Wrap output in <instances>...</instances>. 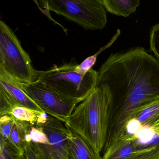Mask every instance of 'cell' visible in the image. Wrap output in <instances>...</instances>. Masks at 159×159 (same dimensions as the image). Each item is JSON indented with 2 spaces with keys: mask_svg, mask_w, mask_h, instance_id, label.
Returning a JSON list of instances; mask_svg holds the SVG:
<instances>
[{
  "mask_svg": "<svg viewBox=\"0 0 159 159\" xmlns=\"http://www.w3.org/2000/svg\"><path fill=\"white\" fill-rule=\"evenodd\" d=\"M98 84L110 94L106 151L139 111L159 100V63L141 47L112 53L101 65Z\"/></svg>",
  "mask_w": 159,
  "mask_h": 159,
  "instance_id": "6da1fadb",
  "label": "cell"
},
{
  "mask_svg": "<svg viewBox=\"0 0 159 159\" xmlns=\"http://www.w3.org/2000/svg\"><path fill=\"white\" fill-rule=\"evenodd\" d=\"M110 94L107 86L98 84L93 91L76 106L64 123L101 153L105 144L109 121Z\"/></svg>",
  "mask_w": 159,
  "mask_h": 159,
  "instance_id": "7a4b0ae2",
  "label": "cell"
},
{
  "mask_svg": "<svg viewBox=\"0 0 159 159\" xmlns=\"http://www.w3.org/2000/svg\"><path fill=\"white\" fill-rule=\"evenodd\" d=\"M103 159H159V116L148 126L129 121L122 133L103 153Z\"/></svg>",
  "mask_w": 159,
  "mask_h": 159,
  "instance_id": "3957f363",
  "label": "cell"
},
{
  "mask_svg": "<svg viewBox=\"0 0 159 159\" xmlns=\"http://www.w3.org/2000/svg\"><path fill=\"white\" fill-rule=\"evenodd\" d=\"M77 65L72 61L59 67L55 65L47 70H36L35 80L79 103L97 87L99 73L91 69L85 75L79 74L75 70Z\"/></svg>",
  "mask_w": 159,
  "mask_h": 159,
  "instance_id": "277c9868",
  "label": "cell"
},
{
  "mask_svg": "<svg viewBox=\"0 0 159 159\" xmlns=\"http://www.w3.org/2000/svg\"><path fill=\"white\" fill-rule=\"evenodd\" d=\"M40 11L53 20L49 11L64 17L86 30H101L107 23L102 0H34Z\"/></svg>",
  "mask_w": 159,
  "mask_h": 159,
  "instance_id": "5b68a950",
  "label": "cell"
},
{
  "mask_svg": "<svg viewBox=\"0 0 159 159\" xmlns=\"http://www.w3.org/2000/svg\"><path fill=\"white\" fill-rule=\"evenodd\" d=\"M0 69L21 82L35 81V71L14 32L0 20Z\"/></svg>",
  "mask_w": 159,
  "mask_h": 159,
  "instance_id": "8992f818",
  "label": "cell"
},
{
  "mask_svg": "<svg viewBox=\"0 0 159 159\" xmlns=\"http://www.w3.org/2000/svg\"><path fill=\"white\" fill-rule=\"evenodd\" d=\"M28 95L48 115L65 123L77 104L40 81L21 82Z\"/></svg>",
  "mask_w": 159,
  "mask_h": 159,
  "instance_id": "52a82bcc",
  "label": "cell"
},
{
  "mask_svg": "<svg viewBox=\"0 0 159 159\" xmlns=\"http://www.w3.org/2000/svg\"><path fill=\"white\" fill-rule=\"evenodd\" d=\"M62 122L49 115L44 122L36 125L41 128L48 139V143H37L43 150L45 159H68L70 132Z\"/></svg>",
  "mask_w": 159,
  "mask_h": 159,
  "instance_id": "ba28073f",
  "label": "cell"
},
{
  "mask_svg": "<svg viewBox=\"0 0 159 159\" xmlns=\"http://www.w3.org/2000/svg\"><path fill=\"white\" fill-rule=\"evenodd\" d=\"M0 89L17 105L36 112L45 113L24 90L21 82L0 69Z\"/></svg>",
  "mask_w": 159,
  "mask_h": 159,
  "instance_id": "9c48e42d",
  "label": "cell"
},
{
  "mask_svg": "<svg viewBox=\"0 0 159 159\" xmlns=\"http://www.w3.org/2000/svg\"><path fill=\"white\" fill-rule=\"evenodd\" d=\"M70 132L68 159H103L101 153L97 152L88 142L77 134Z\"/></svg>",
  "mask_w": 159,
  "mask_h": 159,
  "instance_id": "30bf717a",
  "label": "cell"
},
{
  "mask_svg": "<svg viewBox=\"0 0 159 159\" xmlns=\"http://www.w3.org/2000/svg\"><path fill=\"white\" fill-rule=\"evenodd\" d=\"M14 119L15 122L10 136L7 141L20 155H21L24 153L26 137L31 125L27 122Z\"/></svg>",
  "mask_w": 159,
  "mask_h": 159,
  "instance_id": "8fae6325",
  "label": "cell"
},
{
  "mask_svg": "<svg viewBox=\"0 0 159 159\" xmlns=\"http://www.w3.org/2000/svg\"><path fill=\"white\" fill-rule=\"evenodd\" d=\"M105 9L120 16L128 17L140 6V0H102Z\"/></svg>",
  "mask_w": 159,
  "mask_h": 159,
  "instance_id": "7c38bea8",
  "label": "cell"
},
{
  "mask_svg": "<svg viewBox=\"0 0 159 159\" xmlns=\"http://www.w3.org/2000/svg\"><path fill=\"white\" fill-rule=\"evenodd\" d=\"M44 113L36 112L25 107L16 105L13 107L10 115L17 120L27 122L32 126H36L40 116Z\"/></svg>",
  "mask_w": 159,
  "mask_h": 159,
  "instance_id": "4fadbf2b",
  "label": "cell"
},
{
  "mask_svg": "<svg viewBox=\"0 0 159 159\" xmlns=\"http://www.w3.org/2000/svg\"><path fill=\"white\" fill-rule=\"evenodd\" d=\"M0 117V140L7 141L10 136L15 119L10 115Z\"/></svg>",
  "mask_w": 159,
  "mask_h": 159,
  "instance_id": "5bb4252c",
  "label": "cell"
},
{
  "mask_svg": "<svg viewBox=\"0 0 159 159\" xmlns=\"http://www.w3.org/2000/svg\"><path fill=\"white\" fill-rule=\"evenodd\" d=\"M115 39H113L111 41V43H109V44H108L107 46H105V47L102 48V49H101L100 51L96 53L95 55L87 58L82 63H80L79 65L78 64L76 68H75V71L77 73L79 74L85 75L89 70L92 69V66L94 65V64L96 62L97 56H98V55L102 51L109 47L113 43V42H115Z\"/></svg>",
  "mask_w": 159,
  "mask_h": 159,
  "instance_id": "9a60e30c",
  "label": "cell"
},
{
  "mask_svg": "<svg viewBox=\"0 0 159 159\" xmlns=\"http://www.w3.org/2000/svg\"><path fill=\"white\" fill-rule=\"evenodd\" d=\"M24 153L27 159H45L43 150L38 144L31 142H26Z\"/></svg>",
  "mask_w": 159,
  "mask_h": 159,
  "instance_id": "2e32d148",
  "label": "cell"
},
{
  "mask_svg": "<svg viewBox=\"0 0 159 159\" xmlns=\"http://www.w3.org/2000/svg\"><path fill=\"white\" fill-rule=\"evenodd\" d=\"M150 49L159 63V23L154 25L150 32Z\"/></svg>",
  "mask_w": 159,
  "mask_h": 159,
  "instance_id": "e0dca14e",
  "label": "cell"
},
{
  "mask_svg": "<svg viewBox=\"0 0 159 159\" xmlns=\"http://www.w3.org/2000/svg\"><path fill=\"white\" fill-rule=\"evenodd\" d=\"M16 104L4 91L0 89V116L10 115Z\"/></svg>",
  "mask_w": 159,
  "mask_h": 159,
  "instance_id": "ac0fdd59",
  "label": "cell"
},
{
  "mask_svg": "<svg viewBox=\"0 0 159 159\" xmlns=\"http://www.w3.org/2000/svg\"><path fill=\"white\" fill-rule=\"evenodd\" d=\"M1 152L0 159H16L20 155L19 153L7 141L0 140Z\"/></svg>",
  "mask_w": 159,
  "mask_h": 159,
  "instance_id": "d6986e66",
  "label": "cell"
},
{
  "mask_svg": "<svg viewBox=\"0 0 159 159\" xmlns=\"http://www.w3.org/2000/svg\"><path fill=\"white\" fill-rule=\"evenodd\" d=\"M16 159H27V158H26L25 153H24L23 154L19 155V156L16 158Z\"/></svg>",
  "mask_w": 159,
  "mask_h": 159,
  "instance_id": "ffe728a7",
  "label": "cell"
}]
</instances>
